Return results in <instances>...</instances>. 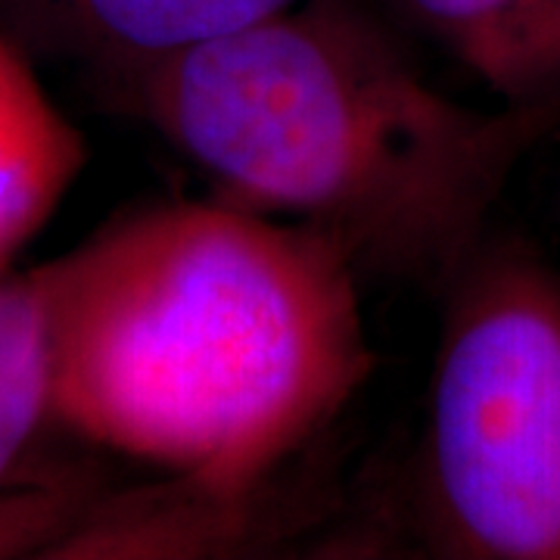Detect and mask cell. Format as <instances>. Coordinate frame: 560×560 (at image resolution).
<instances>
[{"label": "cell", "instance_id": "6da1fadb", "mask_svg": "<svg viewBox=\"0 0 560 560\" xmlns=\"http://www.w3.org/2000/svg\"><path fill=\"white\" fill-rule=\"evenodd\" d=\"M47 265L54 423L156 474L296 486L374 374L361 275L296 221L156 202Z\"/></svg>", "mask_w": 560, "mask_h": 560}, {"label": "cell", "instance_id": "7a4b0ae2", "mask_svg": "<svg viewBox=\"0 0 560 560\" xmlns=\"http://www.w3.org/2000/svg\"><path fill=\"white\" fill-rule=\"evenodd\" d=\"M215 200L296 221L361 280L433 300L492 231L508 184L560 131V94L467 106L364 0H302L237 35L101 75Z\"/></svg>", "mask_w": 560, "mask_h": 560}, {"label": "cell", "instance_id": "3957f363", "mask_svg": "<svg viewBox=\"0 0 560 560\" xmlns=\"http://www.w3.org/2000/svg\"><path fill=\"white\" fill-rule=\"evenodd\" d=\"M396 511L440 560H560V265L495 228L440 296Z\"/></svg>", "mask_w": 560, "mask_h": 560}, {"label": "cell", "instance_id": "277c9868", "mask_svg": "<svg viewBox=\"0 0 560 560\" xmlns=\"http://www.w3.org/2000/svg\"><path fill=\"white\" fill-rule=\"evenodd\" d=\"M300 486L234 495L184 477L156 474L119 492H94L50 558H249L275 551L315 526Z\"/></svg>", "mask_w": 560, "mask_h": 560}, {"label": "cell", "instance_id": "5b68a950", "mask_svg": "<svg viewBox=\"0 0 560 560\" xmlns=\"http://www.w3.org/2000/svg\"><path fill=\"white\" fill-rule=\"evenodd\" d=\"M302 0H0V32L109 75L237 35Z\"/></svg>", "mask_w": 560, "mask_h": 560}, {"label": "cell", "instance_id": "8992f818", "mask_svg": "<svg viewBox=\"0 0 560 560\" xmlns=\"http://www.w3.org/2000/svg\"><path fill=\"white\" fill-rule=\"evenodd\" d=\"M84 160V138L40 84L32 54L0 32V275L60 209Z\"/></svg>", "mask_w": 560, "mask_h": 560}, {"label": "cell", "instance_id": "52a82bcc", "mask_svg": "<svg viewBox=\"0 0 560 560\" xmlns=\"http://www.w3.org/2000/svg\"><path fill=\"white\" fill-rule=\"evenodd\" d=\"M381 7L499 101L560 94V0H381Z\"/></svg>", "mask_w": 560, "mask_h": 560}, {"label": "cell", "instance_id": "ba28073f", "mask_svg": "<svg viewBox=\"0 0 560 560\" xmlns=\"http://www.w3.org/2000/svg\"><path fill=\"white\" fill-rule=\"evenodd\" d=\"M54 420L50 265L0 275V492Z\"/></svg>", "mask_w": 560, "mask_h": 560}, {"label": "cell", "instance_id": "9c48e42d", "mask_svg": "<svg viewBox=\"0 0 560 560\" xmlns=\"http://www.w3.org/2000/svg\"><path fill=\"white\" fill-rule=\"evenodd\" d=\"M558 215H560V194H558Z\"/></svg>", "mask_w": 560, "mask_h": 560}]
</instances>
